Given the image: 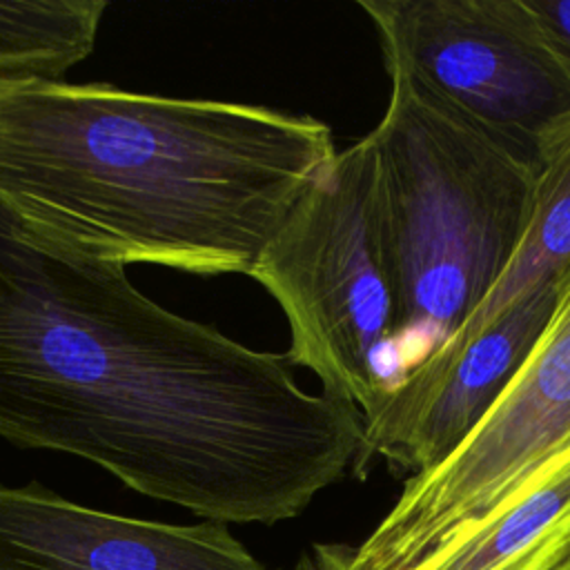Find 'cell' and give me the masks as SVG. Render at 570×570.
Instances as JSON below:
<instances>
[{
    "instance_id": "7c38bea8",
    "label": "cell",
    "mask_w": 570,
    "mask_h": 570,
    "mask_svg": "<svg viewBox=\"0 0 570 570\" xmlns=\"http://www.w3.org/2000/svg\"><path fill=\"white\" fill-rule=\"evenodd\" d=\"M352 546L314 543L298 557L294 570H352Z\"/></svg>"
},
{
    "instance_id": "7a4b0ae2",
    "label": "cell",
    "mask_w": 570,
    "mask_h": 570,
    "mask_svg": "<svg viewBox=\"0 0 570 570\" xmlns=\"http://www.w3.org/2000/svg\"><path fill=\"white\" fill-rule=\"evenodd\" d=\"M336 154L312 116L0 78V203L36 243L125 267L249 276Z\"/></svg>"
},
{
    "instance_id": "8992f818",
    "label": "cell",
    "mask_w": 570,
    "mask_h": 570,
    "mask_svg": "<svg viewBox=\"0 0 570 570\" xmlns=\"http://www.w3.org/2000/svg\"><path fill=\"white\" fill-rule=\"evenodd\" d=\"M396 65L539 165L570 116V62L525 0H358Z\"/></svg>"
},
{
    "instance_id": "277c9868",
    "label": "cell",
    "mask_w": 570,
    "mask_h": 570,
    "mask_svg": "<svg viewBox=\"0 0 570 570\" xmlns=\"http://www.w3.org/2000/svg\"><path fill=\"white\" fill-rule=\"evenodd\" d=\"M249 276L285 312V361L309 367L323 392L367 412L387 385L383 352L401 336L399 289L367 136L334 156Z\"/></svg>"
},
{
    "instance_id": "8fae6325",
    "label": "cell",
    "mask_w": 570,
    "mask_h": 570,
    "mask_svg": "<svg viewBox=\"0 0 570 570\" xmlns=\"http://www.w3.org/2000/svg\"><path fill=\"white\" fill-rule=\"evenodd\" d=\"M570 62V0H525Z\"/></svg>"
},
{
    "instance_id": "6da1fadb",
    "label": "cell",
    "mask_w": 570,
    "mask_h": 570,
    "mask_svg": "<svg viewBox=\"0 0 570 570\" xmlns=\"http://www.w3.org/2000/svg\"><path fill=\"white\" fill-rule=\"evenodd\" d=\"M0 436L105 468L205 521L274 525L363 450L356 403L138 292L125 265L36 243L0 203Z\"/></svg>"
},
{
    "instance_id": "4fadbf2b",
    "label": "cell",
    "mask_w": 570,
    "mask_h": 570,
    "mask_svg": "<svg viewBox=\"0 0 570 570\" xmlns=\"http://www.w3.org/2000/svg\"><path fill=\"white\" fill-rule=\"evenodd\" d=\"M539 570H570V546L554 554L552 559H548Z\"/></svg>"
},
{
    "instance_id": "52a82bcc",
    "label": "cell",
    "mask_w": 570,
    "mask_h": 570,
    "mask_svg": "<svg viewBox=\"0 0 570 570\" xmlns=\"http://www.w3.org/2000/svg\"><path fill=\"white\" fill-rule=\"evenodd\" d=\"M563 276L541 285L468 341L434 347L392 379L363 412L365 436L354 474L365 476L376 456L412 474L445 461L492 410L541 338Z\"/></svg>"
},
{
    "instance_id": "ba28073f",
    "label": "cell",
    "mask_w": 570,
    "mask_h": 570,
    "mask_svg": "<svg viewBox=\"0 0 570 570\" xmlns=\"http://www.w3.org/2000/svg\"><path fill=\"white\" fill-rule=\"evenodd\" d=\"M0 570H269L218 521L174 525L0 485Z\"/></svg>"
},
{
    "instance_id": "3957f363",
    "label": "cell",
    "mask_w": 570,
    "mask_h": 570,
    "mask_svg": "<svg viewBox=\"0 0 570 570\" xmlns=\"http://www.w3.org/2000/svg\"><path fill=\"white\" fill-rule=\"evenodd\" d=\"M385 69L387 107L367 134L381 225L401 334L430 332L434 350L508 267L530 220L539 165L405 69Z\"/></svg>"
},
{
    "instance_id": "9c48e42d",
    "label": "cell",
    "mask_w": 570,
    "mask_h": 570,
    "mask_svg": "<svg viewBox=\"0 0 570 570\" xmlns=\"http://www.w3.org/2000/svg\"><path fill=\"white\" fill-rule=\"evenodd\" d=\"M570 269V116L539 147L528 227L494 287L441 345H459ZM439 345V347H441Z\"/></svg>"
},
{
    "instance_id": "5b68a950",
    "label": "cell",
    "mask_w": 570,
    "mask_h": 570,
    "mask_svg": "<svg viewBox=\"0 0 570 570\" xmlns=\"http://www.w3.org/2000/svg\"><path fill=\"white\" fill-rule=\"evenodd\" d=\"M570 459V269L541 338L492 410L436 468L412 474L354 548L352 570H412Z\"/></svg>"
},
{
    "instance_id": "30bf717a",
    "label": "cell",
    "mask_w": 570,
    "mask_h": 570,
    "mask_svg": "<svg viewBox=\"0 0 570 570\" xmlns=\"http://www.w3.org/2000/svg\"><path fill=\"white\" fill-rule=\"evenodd\" d=\"M570 546V459L412 570H539Z\"/></svg>"
}]
</instances>
